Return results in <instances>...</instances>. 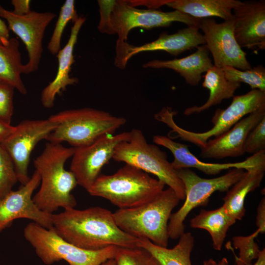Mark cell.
<instances>
[{"label":"cell","mask_w":265,"mask_h":265,"mask_svg":"<svg viewBox=\"0 0 265 265\" xmlns=\"http://www.w3.org/2000/svg\"><path fill=\"white\" fill-rule=\"evenodd\" d=\"M153 142L168 149L174 157L171 162L175 170L196 168L209 175H215L222 170L231 168H240L245 171L258 165L265 163V151H261L252 155L240 162L213 163L203 162L192 154L187 145L176 142L168 136L156 135L153 137Z\"/></svg>","instance_id":"17"},{"label":"cell","mask_w":265,"mask_h":265,"mask_svg":"<svg viewBox=\"0 0 265 265\" xmlns=\"http://www.w3.org/2000/svg\"><path fill=\"white\" fill-rule=\"evenodd\" d=\"M265 150V117L249 132L245 144V152L252 155Z\"/></svg>","instance_id":"34"},{"label":"cell","mask_w":265,"mask_h":265,"mask_svg":"<svg viewBox=\"0 0 265 265\" xmlns=\"http://www.w3.org/2000/svg\"><path fill=\"white\" fill-rule=\"evenodd\" d=\"M30 0H12L11 3L13 7L12 12L17 16H23L31 11Z\"/></svg>","instance_id":"36"},{"label":"cell","mask_w":265,"mask_h":265,"mask_svg":"<svg viewBox=\"0 0 265 265\" xmlns=\"http://www.w3.org/2000/svg\"><path fill=\"white\" fill-rule=\"evenodd\" d=\"M35 170L28 182L0 200V233L19 218H26L47 229L53 228L52 214L43 212L33 202L32 194L40 184Z\"/></svg>","instance_id":"15"},{"label":"cell","mask_w":265,"mask_h":265,"mask_svg":"<svg viewBox=\"0 0 265 265\" xmlns=\"http://www.w3.org/2000/svg\"><path fill=\"white\" fill-rule=\"evenodd\" d=\"M53 228L63 239L83 249L98 250L110 246L137 247L138 238L116 225L113 212L100 207L64 209L52 214Z\"/></svg>","instance_id":"1"},{"label":"cell","mask_w":265,"mask_h":265,"mask_svg":"<svg viewBox=\"0 0 265 265\" xmlns=\"http://www.w3.org/2000/svg\"><path fill=\"white\" fill-rule=\"evenodd\" d=\"M265 106V92L251 89L248 92L234 96L226 108L217 109L212 122L213 127L208 131L196 132L185 130L174 121L176 112L170 107H164L154 115L155 118L171 128L175 137L190 142L201 148L212 137H217L231 129L242 118Z\"/></svg>","instance_id":"6"},{"label":"cell","mask_w":265,"mask_h":265,"mask_svg":"<svg viewBox=\"0 0 265 265\" xmlns=\"http://www.w3.org/2000/svg\"><path fill=\"white\" fill-rule=\"evenodd\" d=\"M178 243L172 248L155 244L149 239L139 238L136 246L149 251L160 265H192L190 255L194 245V238L190 232H184Z\"/></svg>","instance_id":"25"},{"label":"cell","mask_w":265,"mask_h":265,"mask_svg":"<svg viewBox=\"0 0 265 265\" xmlns=\"http://www.w3.org/2000/svg\"><path fill=\"white\" fill-rule=\"evenodd\" d=\"M114 2V0H98L100 14L98 29L102 33L107 34L110 13Z\"/></svg>","instance_id":"35"},{"label":"cell","mask_w":265,"mask_h":265,"mask_svg":"<svg viewBox=\"0 0 265 265\" xmlns=\"http://www.w3.org/2000/svg\"><path fill=\"white\" fill-rule=\"evenodd\" d=\"M130 132L129 138L115 147L112 159L155 175L171 188L180 200H184V184L167 160L166 153L157 145L148 143L141 130L133 129Z\"/></svg>","instance_id":"8"},{"label":"cell","mask_w":265,"mask_h":265,"mask_svg":"<svg viewBox=\"0 0 265 265\" xmlns=\"http://www.w3.org/2000/svg\"><path fill=\"white\" fill-rule=\"evenodd\" d=\"M196 26H187L169 34L163 32L155 40L140 46L127 42L116 46L115 64L123 69L133 55L143 52L163 51L172 55H178L193 48L205 45L203 34Z\"/></svg>","instance_id":"16"},{"label":"cell","mask_w":265,"mask_h":265,"mask_svg":"<svg viewBox=\"0 0 265 265\" xmlns=\"http://www.w3.org/2000/svg\"><path fill=\"white\" fill-rule=\"evenodd\" d=\"M130 135V132L107 134L88 145L75 148L70 171L78 185L88 191L100 175L103 167L112 159L116 146L127 140Z\"/></svg>","instance_id":"11"},{"label":"cell","mask_w":265,"mask_h":265,"mask_svg":"<svg viewBox=\"0 0 265 265\" xmlns=\"http://www.w3.org/2000/svg\"><path fill=\"white\" fill-rule=\"evenodd\" d=\"M180 199L170 187L140 206L118 209L113 216L118 227L136 238H145L156 245L167 247L168 222Z\"/></svg>","instance_id":"3"},{"label":"cell","mask_w":265,"mask_h":265,"mask_svg":"<svg viewBox=\"0 0 265 265\" xmlns=\"http://www.w3.org/2000/svg\"><path fill=\"white\" fill-rule=\"evenodd\" d=\"M74 147L61 143L48 142L34 160V165L40 176L41 186L32 197L37 207L44 212L53 214L59 208H74L77 201L71 191L78 185L71 171L64 168L66 161L74 154Z\"/></svg>","instance_id":"2"},{"label":"cell","mask_w":265,"mask_h":265,"mask_svg":"<svg viewBox=\"0 0 265 265\" xmlns=\"http://www.w3.org/2000/svg\"><path fill=\"white\" fill-rule=\"evenodd\" d=\"M265 172V163L245 171L243 176L227 191L222 206L235 220H241L244 216L245 197L260 186Z\"/></svg>","instance_id":"22"},{"label":"cell","mask_w":265,"mask_h":265,"mask_svg":"<svg viewBox=\"0 0 265 265\" xmlns=\"http://www.w3.org/2000/svg\"><path fill=\"white\" fill-rule=\"evenodd\" d=\"M15 126L0 121V144L15 130Z\"/></svg>","instance_id":"38"},{"label":"cell","mask_w":265,"mask_h":265,"mask_svg":"<svg viewBox=\"0 0 265 265\" xmlns=\"http://www.w3.org/2000/svg\"><path fill=\"white\" fill-rule=\"evenodd\" d=\"M226 78L233 82H244L252 89L265 92V68L262 65L245 70H241L231 66L222 68Z\"/></svg>","instance_id":"28"},{"label":"cell","mask_w":265,"mask_h":265,"mask_svg":"<svg viewBox=\"0 0 265 265\" xmlns=\"http://www.w3.org/2000/svg\"><path fill=\"white\" fill-rule=\"evenodd\" d=\"M85 18L79 17L71 27V33L65 46L57 53L58 68L54 79L42 91L41 102L46 108H52L54 104L55 96L65 90L67 86L78 82V79L71 77L70 72L75 62L74 49L77 42L80 30L85 21Z\"/></svg>","instance_id":"20"},{"label":"cell","mask_w":265,"mask_h":265,"mask_svg":"<svg viewBox=\"0 0 265 265\" xmlns=\"http://www.w3.org/2000/svg\"><path fill=\"white\" fill-rule=\"evenodd\" d=\"M102 265H116V263L114 259H111L104 262Z\"/></svg>","instance_id":"42"},{"label":"cell","mask_w":265,"mask_h":265,"mask_svg":"<svg viewBox=\"0 0 265 265\" xmlns=\"http://www.w3.org/2000/svg\"><path fill=\"white\" fill-rule=\"evenodd\" d=\"M56 14L51 12L32 11L23 16H17L0 4V17L4 19L9 30L24 43L28 60L24 64V74L36 71L43 53V40L45 30Z\"/></svg>","instance_id":"14"},{"label":"cell","mask_w":265,"mask_h":265,"mask_svg":"<svg viewBox=\"0 0 265 265\" xmlns=\"http://www.w3.org/2000/svg\"><path fill=\"white\" fill-rule=\"evenodd\" d=\"M9 30L5 22L0 17V44L6 45L10 39Z\"/></svg>","instance_id":"39"},{"label":"cell","mask_w":265,"mask_h":265,"mask_svg":"<svg viewBox=\"0 0 265 265\" xmlns=\"http://www.w3.org/2000/svg\"><path fill=\"white\" fill-rule=\"evenodd\" d=\"M18 181L14 163L0 144V200L11 191Z\"/></svg>","instance_id":"32"},{"label":"cell","mask_w":265,"mask_h":265,"mask_svg":"<svg viewBox=\"0 0 265 265\" xmlns=\"http://www.w3.org/2000/svg\"><path fill=\"white\" fill-rule=\"evenodd\" d=\"M114 260L116 265H160L149 251L141 247H118Z\"/></svg>","instance_id":"31"},{"label":"cell","mask_w":265,"mask_h":265,"mask_svg":"<svg viewBox=\"0 0 265 265\" xmlns=\"http://www.w3.org/2000/svg\"><path fill=\"white\" fill-rule=\"evenodd\" d=\"M265 117V106L245 116L224 133L209 139L201 149L203 158L221 159L238 157L245 153L247 137L253 128Z\"/></svg>","instance_id":"19"},{"label":"cell","mask_w":265,"mask_h":265,"mask_svg":"<svg viewBox=\"0 0 265 265\" xmlns=\"http://www.w3.org/2000/svg\"><path fill=\"white\" fill-rule=\"evenodd\" d=\"M199 29L203 33L205 45L212 55L213 66H231L241 70L252 67L246 53L235 39L233 18L220 23L212 18L201 19Z\"/></svg>","instance_id":"13"},{"label":"cell","mask_w":265,"mask_h":265,"mask_svg":"<svg viewBox=\"0 0 265 265\" xmlns=\"http://www.w3.org/2000/svg\"><path fill=\"white\" fill-rule=\"evenodd\" d=\"M57 124L50 119L25 120L15 126L14 132L0 145L10 157L18 181L21 185L30 179L28 167L31 153L37 143L47 139Z\"/></svg>","instance_id":"12"},{"label":"cell","mask_w":265,"mask_h":265,"mask_svg":"<svg viewBox=\"0 0 265 265\" xmlns=\"http://www.w3.org/2000/svg\"><path fill=\"white\" fill-rule=\"evenodd\" d=\"M15 88L0 80V121L11 124L13 113V96Z\"/></svg>","instance_id":"33"},{"label":"cell","mask_w":265,"mask_h":265,"mask_svg":"<svg viewBox=\"0 0 265 265\" xmlns=\"http://www.w3.org/2000/svg\"><path fill=\"white\" fill-rule=\"evenodd\" d=\"M203 265H229L228 259L225 258H222L218 262H216L213 259H209L204 261Z\"/></svg>","instance_id":"40"},{"label":"cell","mask_w":265,"mask_h":265,"mask_svg":"<svg viewBox=\"0 0 265 265\" xmlns=\"http://www.w3.org/2000/svg\"><path fill=\"white\" fill-rule=\"evenodd\" d=\"M20 43L16 38H10L6 45L0 44V80L12 85L21 94L26 95L27 89L21 79L24 74Z\"/></svg>","instance_id":"27"},{"label":"cell","mask_w":265,"mask_h":265,"mask_svg":"<svg viewBox=\"0 0 265 265\" xmlns=\"http://www.w3.org/2000/svg\"><path fill=\"white\" fill-rule=\"evenodd\" d=\"M201 19L195 18L178 10L163 12L141 9L129 4L128 0H114L110 13L107 34H117L116 46L127 42L130 31L135 27L147 29L167 27L174 22L199 28Z\"/></svg>","instance_id":"10"},{"label":"cell","mask_w":265,"mask_h":265,"mask_svg":"<svg viewBox=\"0 0 265 265\" xmlns=\"http://www.w3.org/2000/svg\"><path fill=\"white\" fill-rule=\"evenodd\" d=\"M256 224L260 233H264L265 231V199L264 197L261 200L257 208Z\"/></svg>","instance_id":"37"},{"label":"cell","mask_w":265,"mask_h":265,"mask_svg":"<svg viewBox=\"0 0 265 265\" xmlns=\"http://www.w3.org/2000/svg\"><path fill=\"white\" fill-rule=\"evenodd\" d=\"M202 86L209 90L208 99L200 106H194L186 108L185 115L201 113L220 104L223 100L233 98L236 91L240 87V83L229 80L222 68L213 66L206 72Z\"/></svg>","instance_id":"24"},{"label":"cell","mask_w":265,"mask_h":265,"mask_svg":"<svg viewBox=\"0 0 265 265\" xmlns=\"http://www.w3.org/2000/svg\"><path fill=\"white\" fill-rule=\"evenodd\" d=\"M241 3L238 0H169L165 5L195 18L217 17L225 21L233 18V10Z\"/></svg>","instance_id":"23"},{"label":"cell","mask_w":265,"mask_h":265,"mask_svg":"<svg viewBox=\"0 0 265 265\" xmlns=\"http://www.w3.org/2000/svg\"><path fill=\"white\" fill-rule=\"evenodd\" d=\"M234 36L239 46L265 49V1L248 0L233 10Z\"/></svg>","instance_id":"18"},{"label":"cell","mask_w":265,"mask_h":265,"mask_svg":"<svg viewBox=\"0 0 265 265\" xmlns=\"http://www.w3.org/2000/svg\"><path fill=\"white\" fill-rule=\"evenodd\" d=\"M251 265H265V249L260 251L258 258L255 263Z\"/></svg>","instance_id":"41"},{"label":"cell","mask_w":265,"mask_h":265,"mask_svg":"<svg viewBox=\"0 0 265 265\" xmlns=\"http://www.w3.org/2000/svg\"><path fill=\"white\" fill-rule=\"evenodd\" d=\"M165 186L148 173L126 164L113 174L100 175L87 192L109 201L119 209H124L152 200Z\"/></svg>","instance_id":"4"},{"label":"cell","mask_w":265,"mask_h":265,"mask_svg":"<svg viewBox=\"0 0 265 265\" xmlns=\"http://www.w3.org/2000/svg\"><path fill=\"white\" fill-rule=\"evenodd\" d=\"M236 221L222 205L213 210L202 209L190 220V225L193 228L208 231L211 237L213 248L215 250L220 251L228 231Z\"/></svg>","instance_id":"26"},{"label":"cell","mask_w":265,"mask_h":265,"mask_svg":"<svg viewBox=\"0 0 265 265\" xmlns=\"http://www.w3.org/2000/svg\"><path fill=\"white\" fill-rule=\"evenodd\" d=\"M79 18L75 7L74 0H67L60 8L47 49L53 55H56L61 49V41L64 30L70 21L74 23Z\"/></svg>","instance_id":"29"},{"label":"cell","mask_w":265,"mask_h":265,"mask_svg":"<svg viewBox=\"0 0 265 265\" xmlns=\"http://www.w3.org/2000/svg\"><path fill=\"white\" fill-rule=\"evenodd\" d=\"M48 118L57 126L46 140L57 143L65 141L74 148L88 145L104 135L113 134L127 121L123 117L90 107L61 111Z\"/></svg>","instance_id":"5"},{"label":"cell","mask_w":265,"mask_h":265,"mask_svg":"<svg viewBox=\"0 0 265 265\" xmlns=\"http://www.w3.org/2000/svg\"><path fill=\"white\" fill-rule=\"evenodd\" d=\"M24 236L47 265L61 260L69 265H102L114 259L118 248L110 246L98 250L84 249L65 240L53 228L47 229L34 222L25 227Z\"/></svg>","instance_id":"7"},{"label":"cell","mask_w":265,"mask_h":265,"mask_svg":"<svg viewBox=\"0 0 265 265\" xmlns=\"http://www.w3.org/2000/svg\"><path fill=\"white\" fill-rule=\"evenodd\" d=\"M193 53L179 59L172 60L155 59L143 64L144 68L169 69L180 74L191 86L198 85L202 74L213 66L210 53L205 45L196 48Z\"/></svg>","instance_id":"21"},{"label":"cell","mask_w":265,"mask_h":265,"mask_svg":"<svg viewBox=\"0 0 265 265\" xmlns=\"http://www.w3.org/2000/svg\"><path fill=\"white\" fill-rule=\"evenodd\" d=\"M260 233L257 229L249 236L233 237L234 246L239 250L238 257L234 255L236 265H251L253 261L257 259L260 250L255 238Z\"/></svg>","instance_id":"30"},{"label":"cell","mask_w":265,"mask_h":265,"mask_svg":"<svg viewBox=\"0 0 265 265\" xmlns=\"http://www.w3.org/2000/svg\"><path fill=\"white\" fill-rule=\"evenodd\" d=\"M176 171L185 187V201L176 212L171 214L168 222V236L173 239H178L185 232L184 221L191 210L206 205L214 192L227 191L245 173L243 169L234 168L222 176L206 179L190 169Z\"/></svg>","instance_id":"9"}]
</instances>
